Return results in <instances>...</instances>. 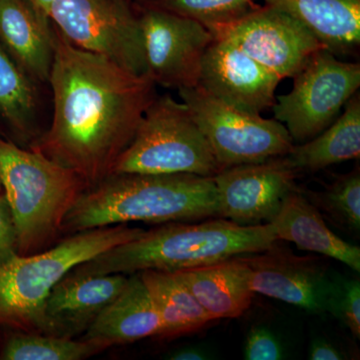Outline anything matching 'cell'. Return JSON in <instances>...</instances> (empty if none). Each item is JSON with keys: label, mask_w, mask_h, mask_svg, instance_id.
Instances as JSON below:
<instances>
[{"label": "cell", "mask_w": 360, "mask_h": 360, "mask_svg": "<svg viewBox=\"0 0 360 360\" xmlns=\"http://www.w3.org/2000/svg\"><path fill=\"white\" fill-rule=\"evenodd\" d=\"M139 274L160 315L158 338L172 340L189 335L214 321L174 272L148 269Z\"/></svg>", "instance_id": "cell-23"}, {"label": "cell", "mask_w": 360, "mask_h": 360, "mask_svg": "<svg viewBox=\"0 0 360 360\" xmlns=\"http://www.w3.org/2000/svg\"><path fill=\"white\" fill-rule=\"evenodd\" d=\"M167 359L172 360H203L208 359L207 354L200 348L187 347L179 348L167 355Z\"/></svg>", "instance_id": "cell-31"}, {"label": "cell", "mask_w": 360, "mask_h": 360, "mask_svg": "<svg viewBox=\"0 0 360 360\" xmlns=\"http://www.w3.org/2000/svg\"><path fill=\"white\" fill-rule=\"evenodd\" d=\"M174 274L214 321L238 319L252 303L255 292L250 285V271L241 255Z\"/></svg>", "instance_id": "cell-17"}, {"label": "cell", "mask_w": 360, "mask_h": 360, "mask_svg": "<svg viewBox=\"0 0 360 360\" xmlns=\"http://www.w3.org/2000/svg\"><path fill=\"white\" fill-rule=\"evenodd\" d=\"M212 34L229 40L281 79L295 77L324 49L300 21L270 6L250 11Z\"/></svg>", "instance_id": "cell-11"}, {"label": "cell", "mask_w": 360, "mask_h": 360, "mask_svg": "<svg viewBox=\"0 0 360 360\" xmlns=\"http://www.w3.org/2000/svg\"><path fill=\"white\" fill-rule=\"evenodd\" d=\"M212 217H219L212 177L110 174L80 194L61 231L75 233L130 221L163 224Z\"/></svg>", "instance_id": "cell-2"}, {"label": "cell", "mask_w": 360, "mask_h": 360, "mask_svg": "<svg viewBox=\"0 0 360 360\" xmlns=\"http://www.w3.org/2000/svg\"><path fill=\"white\" fill-rule=\"evenodd\" d=\"M49 18L78 49L148 77L141 21L127 0H53Z\"/></svg>", "instance_id": "cell-8"}, {"label": "cell", "mask_w": 360, "mask_h": 360, "mask_svg": "<svg viewBox=\"0 0 360 360\" xmlns=\"http://www.w3.org/2000/svg\"><path fill=\"white\" fill-rule=\"evenodd\" d=\"M4 193V188H2L1 179H0V193Z\"/></svg>", "instance_id": "cell-33"}, {"label": "cell", "mask_w": 360, "mask_h": 360, "mask_svg": "<svg viewBox=\"0 0 360 360\" xmlns=\"http://www.w3.org/2000/svg\"><path fill=\"white\" fill-rule=\"evenodd\" d=\"M309 359L311 360H342L345 355L326 340H315L309 349Z\"/></svg>", "instance_id": "cell-30"}, {"label": "cell", "mask_w": 360, "mask_h": 360, "mask_svg": "<svg viewBox=\"0 0 360 360\" xmlns=\"http://www.w3.org/2000/svg\"><path fill=\"white\" fill-rule=\"evenodd\" d=\"M139 21L148 77L177 90L196 86L212 32L200 21L160 6L146 9Z\"/></svg>", "instance_id": "cell-10"}, {"label": "cell", "mask_w": 360, "mask_h": 360, "mask_svg": "<svg viewBox=\"0 0 360 360\" xmlns=\"http://www.w3.org/2000/svg\"><path fill=\"white\" fill-rule=\"evenodd\" d=\"M281 82L236 44L213 37L201 60L196 86L238 110L260 115L276 103Z\"/></svg>", "instance_id": "cell-14"}, {"label": "cell", "mask_w": 360, "mask_h": 360, "mask_svg": "<svg viewBox=\"0 0 360 360\" xmlns=\"http://www.w3.org/2000/svg\"><path fill=\"white\" fill-rule=\"evenodd\" d=\"M122 274H66L47 297L44 335L75 338L86 333L96 317L127 285Z\"/></svg>", "instance_id": "cell-15"}, {"label": "cell", "mask_w": 360, "mask_h": 360, "mask_svg": "<svg viewBox=\"0 0 360 360\" xmlns=\"http://www.w3.org/2000/svg\"><path fill=\"white\" fill-rule=\"evenodd\" d=\"M18 255V233L13 212L6 194L2 193H0V264Z\"/></svg>", "instance_id": "cell-29"}, {"label": "cell", "mask_w": 360, "mask_h": 360, "mask_svg": "<svg viewBox=\"0 0 360 360\" xmlns=\"http://www.w3.org/2000/svg\"><path fill=\"white\" fill-rule=\"evenodd\" d=\"M160 315L141 274H132L120 295L111 302L87 329L82 340L103 345H116L158 338Z\"/></svg>", "instance_id": "cell-18"}, {"label": "cell", "mask_w": 360, "mask_h": 360, "mask_svg": "<svg viewBox=\"0 0 360 360\" xmlns=\"http://www.w3.org/2000/svg\"><path fill=\"white\" fill-rule=\"evenodd\" d=\"M278 240L295 243L300 250L319 253L360 271V248L328 229L321 212L304 194L293 189L272 220Z\"/></svg>", "instance_id": "cell-19"}, {"label": "cell", "mask_w": 360, "mask_h": 360, "mask_svg": "<svg viewBox=\"0 0 360 360\" xmlns=\"http://www.w3.org/2000/svg\"><path fill=\"white\" fill-rule=\"evenodd\" d=\"M0 179L13 212L18 255L51 245L80 194L89 188L72 170L0 137Z\"/></svg>", "instance_id": "cell-4"}, {"label": "cell", "mask_w": 360, "mask_h": 360, "mask_svg": "<svg viewBox=\"0 0 360 360\" xmlns=\"http://www.w3.org/2000/svg\"><path fill=\"white\" fill-rule=\"evenodd\" d=\"M345 111L314 139L293 146L288 155L298 172H319L323 168L356 160L360 155V99L350 97Z\"/></svg>", "instance_id": "cell-22"}, {"label": "cell", "mask_w": 360, "mask_h": 360, "mask_svg": "<svg viewBox=\"0 0 360 360\" xmlns=\"http://www.w3.org/2000/svg\"><path fill=\"white\" fill-rule=\"evenodd\" d=\"M54 30L51 127L30 149L72 170L91 187L110 176L129 148L156 97L155 84L78 49Z\"/></svg>", "instance_id": "cell-1"}, {"label": "cell", "mask_w": 360, "mask_h": 360, "mask_svg": "<svg viewBox=\"0 0 360 360\" xmlns=\"http://www.w3.org/2000/svg\"><path fill=\"white\" fill-rule=\"evenodd\" d=\"M298 172L288 155L220 170L212 177L219 217L243 226L270 224L295 188Z\"/></svg>", "instance_id": "cell-12"}, {"label": "cell", "mask_w": 360, "mask_h": 360, "mask_svg": "<svg viewBox=\"0 0 360 360\" xmlns=\"http://www.w3.org/2000/svg\"><path fill=\"white\" fill-rule=\"evenodd\" d=\"M295 18L328 51L342 53L360 42V0H264Z\"/></svg>", "instance_id": "cell-21"}, {"label": "cell", "mask_w": 360, "mask_h": 360, "mask_svg": "<svg viewBox=\"0 0 360 360\" xmlns=\"http://www.w3.org/2000/svg\"><path fill=\"white\" fill-rule=\"evenodd\" d=\"M39 87L0 44V137L30 148L44 134Z\"/></svg>", "instance_id": "cell-20"}, {"label": "cell", "mask_w": 360, "mask_h": 360, "mask_svg": "<svg viewBox=\"0 0 360 360\" xmlns=\"http://www.w3.org/2000/svg\"><path fill=\"white\" fill-rule=\"evenodd\" d=\"M293 78L288 94L276 97L274 120L296 143L328 129L360 86L359 63H343L326 49L315 52Z\"/></svg>", "instance_id": "cell-9"}, {"label": "cell", "mask_w": 360, "mask_h": 360, "mask_svg": "<svg viewBox=\"0 0 360 360\" xmlns=\"http://www.w3.org/2000/svg\"><path fill=\"white\" fill-rule=\"evenodd\" d=\"M340 298V302L333 303V309H338L341 319L345 326L349 328L355 338H360V283L359 281H348L343 284L340 290V295H335Z\"/></svg>", "instance_id": "cell-28"}, {"label": "cell", "mask_w": 360, "mask_h": 360, "mask_svg": "<svg viewBox=\"0 0 360 360\" xmlns=\"http://www.w3.org/2000/svg\"><path fill=\"white\" fill-rule=\"evenodd\" d=\"M105 348L89 340L59 338L39 333L20 331L4 343V360H82L101 354Z\"/></svg>", "instance_id": "cell-24"}, {"label": "cell", "mask_w": 360, "mask_h": 360, "mask_svg": "<svg viewBox=\"0 0 360 360\" xmlns=\"http://www.w3.org/2000/svg\"><path fill=\"white\" fill-rule=\"evenodd\" d=\"M278 240L272 224L243 226L221 217L168 222L75 266L77 274L175 272L266 250Z\"/></svg>", "instance_id": "cell-3"}, {"label": "cell", "mask_w": 360, "mask_h": 360, "mask_svg": "<svg viewBox=\"0 0 360 360\" xmlns=\"http://www.w3.org/2000/svg\"><path fill=\"white\" fill-rule=\"evenodd\" d=\"M253 0H160L158 6L200 21L210 32L229 25L243 14Z\"/></svg>", "instance_id": "cell-26"}, {"label": "cell", "mask_w": 360, "mask_h": 360, "mask_svg": "<svg viewBox=\"0 0 360 360\" xmlns=\"http://www.w3.org/2000/svg\"><path fill=\"white\" fill-rule=\"evenodd\" d=\"M179 94L210 143L219 172L288 155L295 146L276 120L238 110L198 86L180 89Z\"/></svg>", "instance_id": "cell-7"}, {"label": "cell", "mask_w": 360, "mask_h": 360, "mask_svg": "<svg viewBox=\"0 0 360 360\" xmlns=\"http://www.w3.org/2000/svg\"><path fill=\"white\" fill-rule=\"evenodd\" d=\"M283 359V348L276 336L264 326H255L246 338L245 359L278 360Z\"/></svg>", "instance_id": "cell-27"}, {"label": "cell", "mask_w": 360, "mask_h": 360, "mask_svg": "<svg viewBox=\"0 0 360 360\" xmlns=\"http://www.w3.org/2000/svg\"><path fill=\"white\" fill-rule=\"evenodd\" d=\"M0 44L35 84L49 85L56 56V30L30 0H0Z\"/></svg>", "instance_id": "cell-16"}, {"label": "cell", "mask_w": 360, "mask_h": 360, "mask_svg": "<svg viewBox=\"0 0 360 360\" xmlns=\"http://www.w3.org/2000/svg\"><path fill=\"white\" fill-rule=\"evenodd\" d=\"M336 224L352 232L360 231V172L359 168L340 175L322 193L307 196Z\"/></svg>", "instance_id": "cell-25"}, {"label": "cell", "mask_w": 360, "mask_h": 360, "mask_svg": "<svg viewBox=\"0 0 360 360\" xmlns=\"http://www.w3.org/2000/svg\"><path fill=\"white\" fill-rule=\"evenodd\" d=\"M30 1L39 7L40 11H44V13H46L47 15H49V9H51L53 0H30Z\"/></svg>", "instance_id": "cell-32"}, {"label": "cell", "mask_w": 360, "mask_h": 360, "mask_svg": "<svg viewBox=\"0 0 360 360\" xmlns=\"http://www.w3.org/2000/svg\"><path fill=\"white\" fill-rule=\"evenodd\" d=\"M253 292L290 303L310 314L330 309L335 290L319 258L298 257L279 245L245 257Z\"/></svg>", "instance_id": "cell-13"}, {"label": "cell", "mask_w": 360, "mask_h": 360, "mask_svg": "<svg viewBox=\"0 0 360 360\" xmlns=\"http://www.w3.org/2000/svg\"><path fill=\"white\" fill-rule=\"evenodd\" d=\"M219 172L212 149L186 104L163 96L155 97L144 111L134 139L111 174L213 177Z\"/></svg>", "instance_id": "cell-6"}, {"label": "cell", "mask_w": 360, "mask_h": 360, "mask_svg": "<svg viewBox=\"0 0 360 360\" xmlns=\"http://www.w3.org/2000/svg\"><path fill=\"white\" fill-rule=\"evenodd\" d=\"M127 224L75 232L34 255L0 264V326L44 333V307L52 288L77 265L141 236Z\"/></svg>", "instance_id": "cell-5"}]
</instances>
